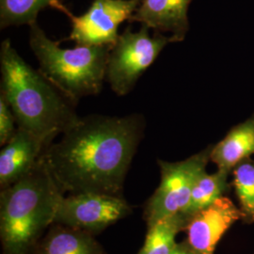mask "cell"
Instances as JSON below:
<instances>
[{
	"instance_id": "6da1fadb",
	"label": "cell",
	"mask_w": 254,
	"mask_h": 254,
	"mask_svg": "<svg viewBox=\"0 0 254 254\" xmlns=\"http://www.w3.org/2000/svg\"><path fill=\"white\" fill-rule=\"evenodd\" d=\"M145 128L141 114L80 117L59 141L46 147L43 159L64 194L123 196Z\"/></svg>"
},
{
	"instance_id": "7a4b0ae2",
	"label": "cell",
	"mask_w": 254,
	"mask_h": 254,
	"mask_svg": "<svg viewBox=\"0 0 254 254\" xmlns=\"http://www.w3.org/2000/svg\"><path fill=\"white\" fill-rule=\"evenodd\" d=\"M0 67L1 94L12 110L17 127L52 143L79 121L76 103L26 63L9 39L1 44Z\"/></svg>"
},
{
	"instance_id": "3957f363",
	"label": "cell",
	"mask_w": 254,
	"mask_h": 254,
	"mask_svg": "<svg viewBox=\"0 0 254 254\" xmlns=\"http://www.w3.org/2000/svg\"><path fill=\"white\" fill-rule=\"evenodd\" d=\"M64 194L43 156L20 180L1 190L2 254H32L55 216Z\"/></svg>"
},
{
	"instance_id": "277c9868",
	"label": "cell",
	"mask_w": 254,
	"mask_h": 254,
	"mask_svg": "<svg viewBox=\"0 0 254 254\" xmlns=\"http://www.w3.org/2000/svg\"><path fill=\"white\" fill-rule=\"evenodd\" d=\"M29 27V45L40 71L57 88L76 104L83 97L100 92L112 46L76 45L74 48H62L37 23Z\"/></svg>"
},
{
	"instance_id": "5b68a950",
	"label": "cell",
	"mask_w": 254,
	"mask_h": 254,
	"mask_svg": "<svg viewBox=\"0 0 254 254\" xmlns=\"http://www.w3.org/2000/svg\"><path fill=\"white\" fill-rule=\"evenodd\" d=\"M150 29L144 25L137 31H132L128 27L110 50L106 80L119 96H125L132 91L165 46L174 42L173 37L159 32L151 35Z\"/></svg>"
},
{
	"instance_id": "8992f818",
	"label": "cell",
	"mask_w": 254,
	"mask_h": 254,
	"mask_svg": "<svg viewBox=\"0 0 254 254\" xmlns=\"http://www.w3.org/2000/svg\"><path fill=\"white\" fill-rule=\"evenodd\" d=\"M211 150L206 149L179 162L158 160L161 180L146 202L143 211L146 226L162 218L183 214L190 202L196 182L206 172Z\"/></svg>"
},
{
	"instance_id": "52a82bcc",
	"label": "cell",
	"mask_w": 254,
	"mask_h": 254,
	"mask_svg": "<svg viewBox=\"0 0 254 254\" xmlns=\"http://www.w3.org/2000/svg\"><path fill=\"white\" fill-rule=\"evenodd\" d=\"M141 0H93L91 7L82 15L76 16L60 0L51 5L63 11L72 23L68 40L80 46H113L118 40L120 25L130 20Z\"/></svg>"
},
{
	"instance_id": "ba28073f",
	"label": "cell",
	"mask_w": 254,
	"mask_h": 254,
	"mask_svg": "<svg viewBox=\"0 0 254 254\" xmlns=\"http://www.w3.org/2000/svg\"><path fill=\"white\" fill-rule=\"evenodd\" d=\"M132 211L124 196L101 193L69 194L60 201L54 223L75 228L95 236L131 215Z\"/></svg>"
},
{
	"instance_id": "9c48e42d",
	"label": "cell",
	"mask_w": 254,
	"mask_h": 254,
	"mask_svg": "<svg viewBox=\"0 0 254 254\" xmlns=\"http://www.w3.org/2000/svg\"><path fill=\"white\" fill-rule=\"evenodd\" d=\"M242 216L234 202L223 196L193 215L185 230L192 252L194 254H215L221 237Z\"/></svg>"
},
{
	"instance_id": "30bf717a",
	"label": "cell",
	"mask_w": 254,
	"mask_h": 254,
	"mask_svg": "<svg viewBox=\"0 0 254 254\" xmlns=\"http://www.w3.org/2000/svg\"><path fill=\"white\" fill-rule=\"evenodd\" d=\"M50 144L44 138L17 127L15 134L0 152V189L9 187L29 173Z\"/></svg>"
},
{
	"instance_id": "8fae6325",
	"label": "cell",
	"mask_w": 254,
	"mask_h": 254,
	"mask_svg": "<svg viewBox=\"0 0 254 254\" xmlns=\"http://www.w3.org/2000/svg\"><path fill=\"white\" fill-rule=\"evenodd\" d=\"M192 0H141L129 22H137L156 32H171L182 41L189 29V7Z\"/></svg>"
},
{
	"instance_id": "7c38bea8",
	"label": "cell",
	"mask_w": 254,
	"mask_h": 254,
	"mask_svg": "<svg viewBox=\"0 0 254 254\" xmlns=\"http://www.w3.org/2000/svg\"><path fill=\"white\" fill-rule=\"evenodd\" d=\"M32 254H107L91 233L53 223L40 239Z\"/></svg>"
},
{
	"instance_id": "4fadbf2b",
	"label": "cell",
	"mask_w": 254,
	"mask_h": 254,
	"mask_svg": "<svg viewBox=\"0 0 254 254\" xmlns=\"http://www.w3.org/2000/svg\"><path fill=\"white\" fill-rule=\"evenodd\" d=\"M254 154V119L233 129L211 150L210 159L218 170L229 172Z\"/></svg>"
},
{
	"instance_id": "5bb4252c",
	"label": "cell",
	"mask_w": 254,
	"mask_h": 254,
	"mask_svg": "<svg viewBox=\"0 0 254 254\" xmlns=\"http://www.w3.org/2000/svg\"><path fill=\"white\" fill-rule=\"evenodd\" d=\"M184 214L162 218L147 226L145 241L137 254H171L177 245L175 238L190 221Z\"/></svg>"
},
{
	"instance_id": "9a60e30c",
	"label": "cell",
	"mask_w": 254,
	"mask_h": 254,
	"mask_svg": "<svg viewBox=\"0 0 254 254\" xmlns=\"http://www.w3.org/2000/svg\"><path fill=\"white\" fill-rule=\"evenodd\" d=\"M227 172L221 170L212 174L206 172L201 174L192 190L190 202L183 214L191 218L219 199L227 189Z\"/></svg>"
},
{
	"instance_id": "2e32d148",
	"label": "cell",
	"mask_w": 254,
	"mask_h": 254,
	"mask_svg": "<svg viewBox=\"0 0 254 254\" xmlns=\"http://www.w3.org/2000/svg\"><path fill=\"white\" fill-rule=\"evenodd\" d=\"M53 0H0V27L22 26L36 23L38 13Z\"/></svg>"
},
{
	"instance_id": "e0dca14e",
	"label": "cell",
	"mask_w": 254,
	"mask_h": 254,
	"mask_svg": "<svg viewBox=\"0 0 254 254\" xmlns=\"http://www.w3.org/2000/svg\"><path fill=\"white\" fill-rule=\"evenodd\" d=\"M234 174L236 193L242 207L254 218V165L240 164Z\"/></svg>"
},
{
	"instance_id": "ac0fdd59",
	"label": "cell",
	"mask_w": 254,
	"mask_h": 254,
	"mask_svg": "<svg viewBox=\"0 0 254 254\" xmlns=\"http://www.w3.org/2000/svg\"><path fill=\"white\" fill-rule=\"evenodd\" d=\"M16 119L5 97L0 93V144L4 146L15 134Z\"/></svg>"
},
{
	"instance_id": "d6986e66",
	"label": "cell",
	"mask_w": 254,
	"mask_h": 254,
	"mask_svg": "<svg viewBox=\"0 0 254 254\" xmlns=\"http://www.w3.org/2000/svg\"><path fill=\"white\" fill-rule=\"evenodd\" d=\"M171 254H194V253L192 252L188 241L186 240L181 243H177V245Z\"/></svg>"
}]
</instances>
